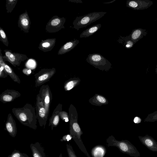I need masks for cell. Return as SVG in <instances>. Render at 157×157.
Wrapping results in <instances>:
<instances>
[{
	"mask_svg": "<svg viewBox=\"0 0 157 157\" xmlns=\"http://www.w3.org/2000/svg\"><path fill=\"white\" fill-rule=\"evenodd\" d=\"M12 111L22 124L34 130L37 129V119L35 108L31 104L26 103L22 107L13 108Z\"/></svg>",
	"mask_w": 157,
	"mask_h": 157,
	"instance_id": "6da1fadb",
	"label": "cell"
},
{
	"mask_svg": "<svg viewBox=\"0 0 157 157\" xmlns=\"http://www.w3.org/2000/svg\"><path fill=\"white\" fill-rule=\"evenodd\" d=\"M108 147H115L121 152L131 157H140V154L136 147L127 140H119L113 136H109L106 140Z\"/></svg>",
	"mask_w": 157,
	"mask_h": 157,
	"instance_id": "7a4b0ae2",
	"label": "cell"
},
{
	"mask_svg": "<svg viewBox=\"0 0 157 157\" xmlns=\"http://www.w3.org/2000/svg\"><path fill=\"white\" fill-rule=\"evenodd\" d=\"M106 13L105 12H93L82 16L77 17L73 22V28L78 30L81 28H85L102 17Z\"/></svg>",
	"mask_w": 157,
	"mask_h": 157,
	"instance_id": "3957f363",
	"label": "cell"
},
{
	"mask_svg": "<svg viewBox=\"0 0 157 157\" xmlns=\"http://www.w3.org/2000/svg\"><path fill=\"white\" fill-rule=\"evenodd\" d=\"M86 60L96 68L102 71H108L112 66V64L109 61L99 53L89 54Z\"/></svg>",
	"mask_w": 157,
	"mask_h": 157,
	"instance_id": "277c9868",
	"label": "cell"
},
{
	"mask_svg": "<svg viewBox=\"0 0 157 157\" xmlns=\"http://www.w3.org/2000/svg\"><path fill=\"white\" fill-rule=\"evenodd\" d=\"M35 110L39 125L45 128L48 116L47 114L44 104L38 94L36 97Z\"/></svg>",
	"mask_w": 157,
	"mask_h": 157,
	"instance_id": "5b68a950",
	"label": "cell"
},
{
	"mask_svg": "<svg viewBox=\"0 0 157 157\" xmlns=\"http://www.w3.org/2000/svg\"><path fill=\"white\" fill-rule=\"evenodd\" d=\"M56 72L55 68L43 69L34 75L35 87H38L49 81Z\"/></svg>",
	"mask_w": 157,
	"mask_h": 157,
	"instance_id": "8992f818",
	"label": "cell"
},
{
	"mask_svg": "<svg viewBox=\"0 0 157 157\" xmlns=\"http://www.w3.org/2000/svg\"><path fill=\"white\" fill-rule=\"evenodd\" d=\"M3 51L5 53L2 56L4 61L8 62L15 67L20 66L22 62L28 59L26 55L13 52L11 50L5 49Z\"/></svg>",
	"mask_w": 157,
	"mask_h": 157,
	"instance_id": "52a82bcc",
	"label": "cell"
},
{
	"mask_svg": "<svg viewBox=\"0 0 157 157\" xmlns=\"http://www.w3.org/2000/svg\"><path fill=\"white\" fill-rule=\"evenodd\" d=\"M66 19L64 17H60L57 15L53 16L47 24L45 30L48 33H53L58 32L62 29H64V26Z\"/></svg>",
	"mask_w": 157,
	"mask_h": 157,
	"instance_id": "ba28073f",
	"label": "cell"
},
{
	"mask_svg": "<svg viewBox=\"0 0 157 157\" xmlns=\"http://www.w3.org/2000/svg\"><path fill=\"white\" fill-rule=\"evenodd\" d=\"M43 101L48 116L50 105L52 100V94L48 85H43L40 88L38 94Z\"/></svg>",
	"mask_w": 157,
	"mask_h": 157,
	"instance_id": "9c48e42d",
	"label": "cell"
},
{
	"mask_svg": "<svg viewBox=\"0 0 157 157\" xmlns=\"http://www.w3.org/2000/svg\"><path fill=\"white\" fill-rule=\"evenodd\" d=\"M153 4V2L150 0H128L126 6L135 10H139L147 9Z\"/></svg>",
	"mask_w": 157,
	"mask_h": 157,
	"instance_id": "30bf717a",
	"label": "cell"
},
{
	"mask_svg": "<svg viewBox=\"0 0 157 157\" xmlns=\"http://www.w3.org/2000/svg\"><path fill=\"white\" fill-rule=\"evenodd\" d=\"M21 95L20 93L18 91L7 89L0 95V101L3 103L11 102Z\"/></svg>",
	"mask_w": 157,
	"mask_h": 157,
	"instance_id": "8fae6325",
	"label": "cell"
},
{
	"mask_svg": "<svg viewBox=\"0 0 157 157\" xmlns=\"http://www.w3.org/2000/svg\"><path fill=\"white\" fill-rule=\"evenodd\" d=\"M31 21L27 11L21 14L19 17L18 21V27L21 30L25 33H28L30 29Z\"/></svg>",
	"mask_w": 157,
	"mask_h": 157,
	"instance_id": "7c38bea8",
	"label": "cell"
},
{
	"mask_svg": "<svg viewBox=\"0 0 157 157\" xmlns=\"http://www.w3.org/2000/svg\"><path fill=\"white\" fill-rule=\"evenodd\" d=\"M62 111V105L59 103L54 109L52 115L49 119V126L52 130L56 127L59 124L60 120V112Z\"/></svg>",
	"mask_w": 157,
	"mask_h": 157,
	"instance_id": "4fadbf2b",
	"label": "cell"
},
{
	"mask_svg": "<svg viewBox=\"0 0 157 157\" xmlns=\"http://www.w3.org/2000/svg\"><path fill=\"white\" fill-rule=\"evenodd\" d=\"M141 142L150 150L157 152V142L151 136L146 135L144 136H139Z\"/></svg>",
	"mask_w": 157,
	"mask_h": 157,
	"instance_id": "5bb4252c",
	"label": "cell"
},
{
	"mask_svg": "<svg viewBox=\"0 0 157 157\" xmlns=\"http://www.w3.org/2000/svg\"><path fill=\"white\" fill-rule=\"evenodd\" d=\"M5 129L11 136L13 137L16 136L17 132V128L16 122L11 113L8 115Z\"/></svg>",
	"mask_w": 157,
	"mask_h": 157,
	"instance_id": "9a60e30c",
	"label": "cell"
},
{
	"mask_svg": "<svg viewBox=\"0 0 157 157\" xmlns=\"http://www.w3.org/2000/svg\"><path fill=\"white\" fill-rule=\"evenodd\" d=\"M30 147L33 157H47L44 147L39 142L31 144Z\"/></svg>",
	"mask_w": 157,
	"mask_h": 157,
	"instance_id": "2e32d148",
	"label": "cell"
},
{
	"mask_svg": "<svg viewBox=\"0 0 157 157\" xmlns=\"http://www.w3.org/2000/svg\"><path fill=\"white\" fill-rule=\"evenodd\" d=\"M56 38H50L42 40L39 44L38 48L44 52L51 51L54 47Z\"/></svg>",
	"mask_w": 157,
	"mask_h": 157,
	"instance_id": "e0dca14e",
	"label": "cell"
},
{
	"mask_svg": "<svg viewBox=\"0 0 157 157\" xmlns=\"http://www.w3.org/2000/svg\"><path fill=\"white\" fill-rule=\"evenodd\" d=\"M78 40L74 39L69 41L62 45L59 50L58 55L65 54L74 49L79 43Z\"/></svg>",
	"mask_w": 157,
	"mask_h": 157,
	"instance_id": "ac0fdd59",
	"label": "cell"
},
{
	"mask_svg": "<svg viewBox=\"0 0 157 157\" xmlns=\"http://www.w3.org/2000/svg\"><path fill=\"white\" fill-rule=\"evenodd\" d=\"M147 33L146 29L138 28L133 30L129 36L132 40L136 43L140 39L145 36Z\"/></svg>",
	"mask_w": 157,
	"mask_h": 157,
	"instance_id": "d6986e66",
	"label": "cell"
},
{
	"mask_svg": "<svg viewBox=\"0 0 157 157\" xmlns=\"http://www.w3.org/2000/svg\"><path fill=\"white\" fill-rule=\"evenodd\" d=\"M89 102L92 105L98 106L106 105L108 103L107 99L104 97L97 94H95L94 96L90 99Z\"/></svg>",
	"mask_w": 157,
	"mask_h": 157,
	"instance_id": "ffe728a7",
	"label": "cell"
},
{
	"mask_svg": "<svg viewBox=\"0 0 157 157\" xmlns=\"http://www.w3.org/2000/svg\"><path fill=\"white\" fill-rule=\"evenodd\" d=\"M101 26V24H98L90 27L82 32L80 35V38H85L89 37L98 31Z\"/></svg>",
	"mask_w": 157,
	"mask_h": 157,
	"instance_id": "44dd1931",
	"label": "cell"
},
{
	"mask_svg": "<svg viewBox=\"0 0 157 157\" xmlns=\"http://www.w3.org/2000/svg\"><path fill=\"white\" fill-rule=\"evenodd\" d=\"M106 152L105 147L101 145H98L92 149L91 153L93 157H103Z\"/></svg>",
	"mask_w": 157,
	"mask_h": 157,
	"instance_id": "7402d4cb",
	"label": "cell"
},
{
	"mask_svg": "<svg viewBox=\"0 0 157 157\" xmlns=\"http://www.w3.org/2000/svg\"><path fill=\"white\" fill-rule=\"evenodd\" d=\"M4 68L8 75L15 82L21 83V80L18 76L14 71L13 69L7 64L5 62L3 63Z\"/></svg>",
	"mask_w": 157,
	"mask_h": 157,
	"instance_id": "603a6c76",
	"label": "cell"
},
{
	"mask_svg": "<svg viewBox=\"0 0 157 157\" xmlns=\"http://www.w3.org/2000/svg\"><path fill=\"white\" fill-rule=\"evenodd\" d=\"M117 41L119 43L121 44L127 48H131L135 44L132 40L129 35L126 36H120Z\"/></svg>",
	"mask_w": 157,
	"mask_h": 157,
	"instance_id": "cb8c5ba5",
	"label": "cell"
},
{
	"mask_svg": "<svg viewBox=\"0 0 157 157\" xmlns=\"http://www.w3.org/2000/svg\"><path fill=\"white\" fill-rule=\"evenodd\" d=\"M80 80L78 78H71L66 81L64 84V89L65 91H69L76 86L78 85L80 83Z\"/></svg>",
	"mask_w": 157,
	"mask_h": 157,
	"instance_id": "d4e9b609",
	"label": "cell"
},
{
	"mask_svg": "<svg viewBox=\"0 0 157 157\" xmlns=\"http://www.w3.org/2000/svg\"><path fill=\"white\" fill-rule=\"evenodd\" d=\"M0 48V78H5L7 77L8 75L4 68L3 63L5 61L3 60Z\"/></svg>",
	"mask_w": 157,
	"mask_h": 157,
	"instance_id": "484cf974",
	"label": "cell"
},
{
	"mask_svg": "<svg viewBox=\"0 0 157 157\" xmlns=\"http://www.w3.org/2000/svg\"><path fill=\"white\" fill-rule=\"evenodd\" d=\"M6 6L7 13H11L17 3V0H6Z\"/></svg>",
	"mask_w": 157,
	"mask_h": 157,
	"instance_id": "4316f807",
	"label": "cell"
},
{
	"mask_svg": "<svg viewBox=\"0 0 157 157\" xmlns=\"http://www.w3.org/2000/svg\"><path fill=\"white\" fill-rule=\"evenodd\" d=\"M0 40L6 47L8 46L9 42L7 37L3 29L0 27Z\"/></svg>",
	"mask_w": 157,
	"mask_h": 157,
	"instance_id": "83f0119b",
	"label": "cell"
},
{
	"mask_svg": "<svg viewBox=\"0 0 157 157\" xmlns=\"http://www.w3.org/2000/svg\"><path fill=\"white\" fill-rule=\"evenodd\" d=\"M157 121V111L149 114L144 120V122H154Z\"/></svg>",
	"mask_w": 157,
	"mask_h": 157,
	"instance_id": "f1b7e54d",
	"label": "cell"
},
{
	"mask_svg": "<svg viewBox=\"0 0 157 157\" xmlns=\"http://www.w3.org/2000/svg\"><path fill=\"white\" fill-rule=\"evenodd\" d=\"M7 157H29L26 154L22 153L19 151L14 149L12 153Z\"/></svg>",
	"mask_w": 157,
	"mask_h": 157,
	"instance_id": "f546056e",
	"label": "cell"
},
{
	"mask_svg": "<svg viewBox=\"0 0 157 157\" xmlns=\"http://www.w3.org/2000/svg\"><path fill=\"white\" fill-rule=\"evenodd\" d=\"M66 148L69 157H77L72 146L70 144H67Z\"/></svg>",
	"mask_w": 157,
	"mask_h": 157,
	"instance_id": "4dcf8cb0",
	"label": "cell"
},
{
	"mask_svg": "<svg viewBox=\"0 0 157 157\" xmlns=\"http://www.w3.org/2000/svg\"><path fill=\"white\" fill-rule=\"evenodd\" d=\"M60 118L65 122L69 121V114L66 111H62L60 112Z\"/></svg>",
	"mask_w": 157,
	"mask_h": 157,
	"instance_id": "1f68e13d",
	"label": "cell"
},
{
	"mask_svg": "<svg viewBox=\"0 0 157 157\" xmlns=\"http://www.w3.org/2000/svg\"><path fill=\"white\" fill-rule=\"evenodd\" d=\"M72 139V137L71 135L70 134H68L63 136L60 140L61 142L69 141L71 140Z\"/></svg>",
	"mask_w": 157,
	"mask_h": 157,
	"instance_id": "d6a6232c",
	"label": "cell"
},
{
	"mask_svg": "<svg viewBox=\"0 0 157 157\" xmlns=\"http://www.w3.org/2000/svg\"><path fill=\"white\" fill-rule=\"evenodd\" d=\"M23 73L26 75H29L31 73V70L28 68H24L23 70Z\"/></svg>",
	"mask_w": 157,
	"mask_h": 157,
	"instance_id": "836d02e7",
	"label": "cell"
},
{
	"mask_svg": "<svg viewBox=\"0 0 157 157\" xmlns=\"http://www.w3.org/2000/svg\"><path fill=\"white\" fill-rule=\"evenodd\" d=\"M133 121L135 123H139L141 122V119L138 117H134Z\"/></svg>",
	"mask_w": 157,
	"mask_h": 157,
	"instance_id": "e575fe53",
	"label": "cell"
},
{
	"mask_svg": "<svg viewBox=\"0 0 157 157\" xmlns=\"http://www.w3.org/2000/svg\"><path fill=\"white\" fill-rule=\"evenodd\" d=\"M69 2H75V3H82V1L81 0H69Z\"/></svg>",
	"mask_w": 157,
	"mask_h": 157,
	"instance_id": "d590c367",
	"label": "cell"
},
{
	"mask_svg": "<svg viewBox=\"0 0 157 157\" xmlns=\"http://www.w3.org/2000/svg\"><path fill=\"white\" fill-rule=\"evenodd\" d=\"M116 1V0H113V1L110 2H104L103 3H105V4H109V3H111L113 2H115Z\"/></svg>",
	"mask_w": 157,
	"mask_h": 157,
	"instance_id": "8d00e7d4",
	"label": "cell"
},
{
	"mask_svg": "<svg viewBox=\"0 0 157 157\" xmlns=\"http://www.w3.org/2000/svg\"><path fill=\"white\" fill-rule=\"evenodd\" d=\"M155 73L156 74L157 73V65L156 66V68H155Z\"/></svg>",
	"mask_w": 157,
	"mask_h": 157,
	"instance_id": "74e56055",
	"label": "cell"
},
{
	"mask_svg": "<svg viewBox=\"0 0 157 157\" xmlns=\"http://www.w3.org/2000/svg\"><path fill=\"white\" fill-rule=\"evenodd\" d=\"M59 157H63V156H62V153H61L60 154V155H59Z\"/></svg>",
	"mask_w": 157,
	"mask_h": 157,
	"instance_id": "f35d334b",
	"label": "cell"
},
{
	"mask_svg": "<svg viewBox=\"0 0 157 157\" xmlns=\"http://www.w3.org/2000/svg\"></svg>",
	"mask_w": 157,
	"mask_h": 157,
	"instance_id": "ab89813d",
	"label": "cell"
}]
</instances>
